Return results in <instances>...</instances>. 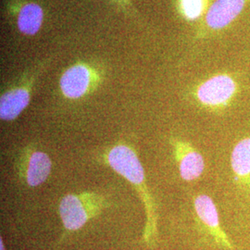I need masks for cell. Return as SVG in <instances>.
I'll use <instances>...</instances> for the list:
<instances>
[{
  "instance_id": "1",
  "label": "cell",
  "mask_w": 250,
  "mask_h": 250,
  "mask_svg": "<svg viewBox=\"0 0 250 250\" xmlns=\"http://www.w3.org/2000/svg\"><path fill=\"white\" fill-rule=\"evenodd\" d=\"M105 161L112 170L125 177L137 191L143 202L146 217L144 229V240L146 244H152L157 233L156 207L146 188L145 170L136 152L130 146L117 144L107 151Z\"/></svg>"
},
{
  "instance_id": "2",
  "label": "cell",
  "mask_w": 250,
  "mask_h": 250,
  "mask_svg": "<svg viewBox=\"0 0 250 250\" xmlns=\"http://www.w3.org/2000/svg\"><path fill=\"white\" fill-rule=\"evenodd\" d=\"M107 207V200L102 195L96 192H83L63 197L60 202L59 212L64 229L74 232L80 230Z\"/></svg>"
},
{
  "instance_id": "3",
  "label": "cell",
  "mask_w": 250,
  "mask_h": 250,
  "mask_svg": "<svg viewBox=\"0 0 250 250\" xmlns=\"http://www.w3.org/2000/svg\"><path fill=\"white\" fill-rule=\"evenodd\" d=\"M16 168L19 178L28 187L36 188L50 176L52 161L45 152L25 148L19 154Z\"/></svg>"
},
{
  "instance_id": "4",
  "label": "cell",
  "mask_w": 250,
  "mask_h": 250,
  "mask_svg": "<svg viewBox=\"0 0 250 250\" xmlns=\"http://www.w3.org/2000/svg\"><path fill=\"white\" fill-rule=\"evenodd\" d=\"M236 92L237 83L230 75L218 74L197 87V98L206 107L222 108L229 105Z\"/></svg>"
},
{
  "instance_id": "5",
  "label": "cell",
  "mask_w": 250,
  "mask_h": 250,
  "mask_svg": "<svg viewBox=\"0 0 250 250\" xmlns=\"http://www.w3.org/2000/svg\"><path fill=\"white\" fill-rule=\"evenodd\" d=\"M34 82V75H27L19 81L18 83L2 93L0 98V118L2 121H14L26 108L31 99Z\"/></svg>"
},
{
  "instance_id": "6",
  "label": "cell",
  "mask_w": 250,
  "mask_h": 250,
  "mask_svg": "<svg viewBox=\"0 0 250 250\" xmlns=\"http://www.w3.org/2000/svg\"><path fill=\"white\" fill-rule=\"evenodd\" d=\"M181 178L192 182L199 178L205 170V160L197 149L187 141L173 138L170 141Z\"/></svg>"
},
{
  "instance_id": "7",
  "label": "cell",
  "mask_w": 250,
  "mask_h": 250,
  "mask_svg": "<svg viewBox=\"0 0 250 250\" xmlns=\"http://www.w3.org/2000/svg\"><path fill=\"white\" fill-rule=\"evenodd\" d=\"M194 208L199 221L205 226L206 230L212 236L214 241L228 250H233L228 235L221 226L220 216L217 207L211 197L199 195L195 197Z\"/></svg>"
},
{
  "instance_id": "8",
  "label": "cell",
  "mask_w": 250,
  "mask_h": 250,
  "mask_svg": "<svg viewBox=\"0 0 250 250\" xmlns=\"http://www.w3.org/2000/svg\"><path fill=\"white\" fill-rule=\"evenodd\" d=\"M97 78L89 67L76 64L66 70L60 80L63 95L70 99H78L93 89Z\"/></svg>"
},
{
  "instance_id": "9",
  "label": "cell",
  "mask_w": 250,
  "mask_h": 250,
  "mask_svg": "<svg viewBox=\"0 0 250 250\" xmlns=\"http://www.w3.org/2000/svg\"><path fill=\"white\" fill-rule=\"evenodd\" d=\"M231 168L237 188L250 193V137L236 144L231 154Z\"/></svg>"
},
{
  "instance_id": "10",
  "label": "cell",
  "mask_w": 250,
  "mask_h": 250,
  "mask_svg": "<svg viewBox=\"0 0 250 250\" xmlns=\"http://www.w3.org/2000/svg\"><path fill=\"white\" fill-rule=\"evenodd\" d=\"M246 0H216L206 15L207 25L220 30L229 25L241 12Z\"/></svg>"
},
{
  "instance_id": "11",
  "label": "cell",
  "mask_w": 250,
  "mask_h": 250,
  "mask_svg": "<svg viewBox=\"0 0 250 250\" xmlns=\"http://www.w3.org/2000/svg\"><path fill=\"white\" fill-rule=\"evenodd\" d=\"M43 20V9L36 3H28L19 12V30L27 36H35L41 28Z\"/></svg>"
},
{
  "instance_id": "12",
  "label": "cell",
  "mask_w": 250,
  "mask_h": 250,
  "mask_svg": "<svg viewBox=\"0 0 250 250\" xmlns=\"http://www.w3.org/2000/svg\"><path fill=\"white\" fill-rule=\"evenodd\" d=\"M206 0H181V9L186 18L194 21L201 16L205 9Z\"/></svg>"
},
{
  "instance_id": "13",
  "label": "cell",
  "mask_w": 250,
  "mask_h": 250,
  "mask_svg": "<svg viewBox=\"0 0 250 250\" xmlns=\"http://www.w3.org/2000/svg\"><path fill=\"white\" fill-rule=\"evenodd\" d=\"M0 250H5V245H4V242H3L2 238L0 239Z\"/></svg>"
},
{
  "instance_id": "14",
  "label": "cell",
  "mask_w": 250,
  "mask_h": 250,
  "mask_svg": "<svg viewBox=\"0 0 250 250\" xmlns=\"http://www.w3.org/2000/svg\"><path fill=\"white\" fill-rule=\"evenodd\" d=\"M118 3H120V4H123V5H125V3H127V0H116Z\"/></svg>"
}]
</instances>
